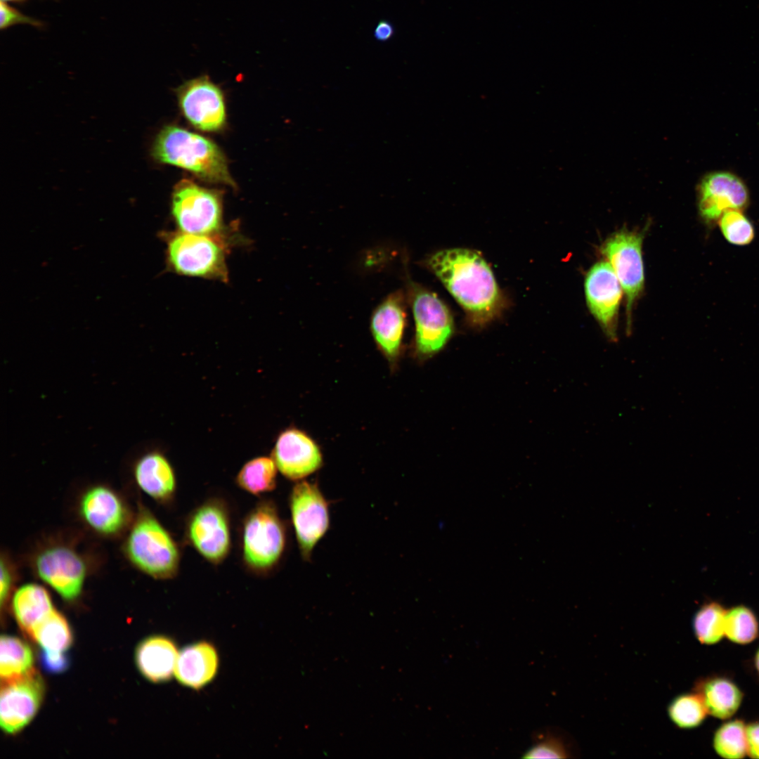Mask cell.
<instances>
[{
	"mask_svg": "<svg viewBox=\"0 0 759 759\" xmlns=\"http://www.w3.org/2000/svg\"><path fill=\"white\" fill-rule=\"evenodd\" d=\"M167 242V261L176 273L186 276L228 280L226 247L221 235L181 231L162 234Z\"/></svg>",
	"mask_w": 759,
	"mask_h": 759,
	"instance_id": "6",
	"label": "cell"
},
{
	"mask_svg": "<svg viewBox=\"0 0 759 759\" xmlns=\"http://www.w3.org/2000/svg\"><path fill=\"white\" fill-rule=\"evenodd\" d=\"M287 531L273 502H259L245 518L242 532L245 563L252 570L266 573L280 562L286 548Z\"/></svg>",
	"mask_w": 759,
	"mask_h": 759,
	"instance_id": "5",
	"label": "cell"
},
{
	"mask_svg": "<svg viewBox=\"0 0 759 759\" xmlns=\"http://www.w3.org/2000/svg\"><path fill=\"white\" fill-rule=\"evenodd\" d=\"M181 110L196 128L205 131L221 129L226 122V108L221 89L206 76L193 79L178 91Z\"/></svg>",
	"mask_w": 759,
	"mask_h": 759,
	"instance_id": "15",
	"label": "cell"
},
{
	"mask_svg": "<svg viewBox=\"0 0 759 759\" xmlns=\"http://www.w3.org/2000/svg\"><path fill=\"white\" fill-rule=\"evenodd\" d=\"M277 469L273 458H255L242 466L236 476V483L253 495L270 492L276 486Z\"/></svg>",
	"mask_w": 759,
	"mask_h": 759,
	"instance_id": "24",
	"label": "cell"
},
{
	"mask_svg": "<svg viewBox=\"0 0 759 759\" xmlns=\"http://www.w3.org/2000/svg\"><path fill=\"white\" fill-rule=\"evenodd\" d=\"M643 235L626 230L609 237L602 247L617 276L626 297L628 331L630 330L631 311L644 286V266L642 256Z\"/></svg>",
	"mask_w": 759,
	"mask_h": 759,
	"instance_id": "12",
	"label": "cell"
},
{
	"mask_svg": "<svg viewBox=\"0 0 759 759\" xmlns=\"http://www.w3.org/2000/svg\"><path fill=\"white\" fill-rule=\"evenodd\" d=\"M27 1L28 0H1V1H4V2H6V3H15V4H24V3L27 2Z\"/></svg>",
	"mask_w": 759,
	"mask_h": 759,
	"instance_id": "38",
	"label": "cell"
},
{
	"mask_svg": "<svg viewBox=\"0 0 759 759\" xmlns=\"http://www.w3.org/2000/svg\"><path fill=\"white\" fill-rule=\"evenodd\" d=\"M701 697L708 713L718 718L727 719L739 707L742 694L732 682L717 678L703 686Z\"/></svg>",
	"mask_w": 759,
	"mask_h": 759,
	"instance_id": "23",
	"label": "cell"
},
{
	"mask_svg": "<svg viewBox=\"0 0 759 759\" xmlns=\"http://www.w3.org/2000/svg\"><path fill=\"white\" fill-rule=\"evenodd\" d=\"M406 318V298L401 290L389 294L372 314V337L391 364L397 362L401 353Z\"/></svg>",
	"mask_w": 759,
	"mask_h": 759,
	"instance_id": "19",
	"label": "cell"
},
{
	"mask_svg": "<svg viewBox=\"0 0 759 759\" xmlns=\"http://www.w3.org/2000/svg\"><path fill=\"white\" fill-rule=\"evenodd\" d=\"M755 665H756L757 669L759 671V650H758V653L756 654V657H755Z\"/></svg>",
	"mask_w": 759,
	"mask_h": 759,
	"instance_id": "39",
	"label": "cell"
},
{
	"mask_svg": "<svg viewBox=\"0 0 759 759\" xmlns=\"http://www.w3.org/2000/svg\"><path fill=\"white\" fill-rule=\"evenodd\" d=\"M30 635L43 649L63 652L72 644V633L65 618L56 609L41 619Z\"/></svg>",
	"mask_w": 759,
	"mask_h": 759,
	"instance_id": "26",
	"label": "cell"
},
{
	"mask_svg": "<svg viewBox=\"0 0 759 759\" xmlns=\"http://www.w3.org/2000/svg\"><path fill=\"white\" fill-rule=\"evenodd\" d=\"M749 203V193L744 181L725 171H713L701 180L698 192V209L708 226L717 224L729 209L744 210Z\"/></svg>",
	"mask_w": 759,
	"mask_h": 759,
	"instance_id": "16",
	"label": "cell"
},
{
	"mask_svg": "<svg viewBox=\"0 0 759 759\" xmlns=\"http://www.w3.org/2000/svg\"><path fill=\"white\" fill-rule=\"evenodd\" d=\"M219 668V656L209 642H199L181 649L174 675L183 685L199 689L211 682Z\"/></svg>",
	"mask_w": 759,
	"mask_h": 759,
	"instance_id": "20",
	"label": "cell"
},
{
	"mask_svg": "<svg viewBox=\"0 0 759 759\" xmlns=\"http://www.w3.org/2000/svg\"><path fill=\"white\" fill-rule=\"evenodd\" d=\"M151 155L157 162L188 170L205 181L235 186L223 153L209 139L176 126L157 135Z\"/></svg>",
	"mask_w": 759,
	"mask_h": 759,
	"instance_id": "2",
	"label": "cell"
},
{
	"mask_svg": "<svg viewBox=\"0 0 759 759\" xmlns=\"http://www.w3.org/2000/svg\"><path fill=\"white\" fill-rule=\"evenodd\" d=\"M747 753L753 758H759V723L746 727Z\"/></svg>",
	"mask_w": 759,
	"mask_h": 759,
	"instance_id": "36",
	"label": "cell"
},
{
	"mask_svg": "<svg viewBox=\"0 0 759 759\" xmlns=\"http://www.w3.org/2000/svg\"><path fill=\"white\" fill-rule=\"evenodd\" d=\"M330 503L317 483L301 480L292 488L289 507L300 554L310 561L330 527Z\"/></svg>",
	"mask_w": 759,
	"mask_h": 759,
	"instance_id": "10",
	"label": "cell"
},
{
	"mask_svg": "<svg viewBox=\"0 0 759 759\" xmlns=\"http://www.w3.org/2000/svg\"><path fill=\"white\" fill-rule=\"evenodd\" d=\"M0 643L1 680L22 676L33 670L32 651L25 642L15 637L3 635Z\"/></svg>",
	"mask_w": 759,
	"mask_h": 759,
	"instance_id": "25",
	"label": "cell"
},
{
	"mask_svg": "<svg viewBox=\"0 0 759 759\" xmlns=\"http://www.w3.org/2000/svg\"><path fill=\"white\" fill-rule=\"evenodd\" d=\"M671 722L682 729H691L701 724L708 713L703 698L695 694H680L667 708Z\"/></svg>",
	"mask_w": 759,
	"mask_h": 759,
	"instance_id": "27",
	"label": "cell"
},
{
	"mask_svg": "<svg viewBox=\"0 0 759 759\" xmlns=\"http://www.w3.org/2000/svg\"><path fill=\"white\" fill-rule=\"evenodd\" d=\"M713 745L718 755L725 758L739 759L747 753L746 727L741 720L729 721L715 732Z\"/></svg>",
	"mask_w": 759,
	"mask_h": 759,
	"instance_id": "28",
	"label": "cell"
},
{
	"mask_svg": "<svg viewBox=\"0 0 759 759\" xmlns=\"http://www.w3.org/2000/svg\"><path fill=\"white\" fill-rule=\"evenodd\" d=\"M725 610L715 603L706 604L696 612L693 628L701 643L711 644L721 640L725 635Z\"/></svg>",
	"mask_w": 759,
	"mask_h": 759,
	"instance_id": "29",
	"label": "cell"
},
{
	"mask_svg": "<svg viewBox=\"0 0 759 759\" xmlns=\"http://www.w3.org/2000/svg\"><path fill=\"white\" fill-rule=\"evenodd\" d=\"M717 224L725 239L732 245H747L755 238L753 224L743 210H727L719 218Z\"/></svg>",
	"mask_w": 759,
	"mask_h": 759,
	"instance_id": "30",
	"label": "cell"
},
{
	"mask_svg": "<svg viewBox=\"0 0 759 759\" xmlns=\"http://www.w3.org/2000/svg\"><path fill=\"white\" fill-rule=\"evenodd\" d=\"M34 575L64 600L82 595L91 571L89 557L71 540L52 538L38 546L30 559Z\"/></svg>",
	"mask_w": 759,
	"mask_h": 759,
	"instance_id": "4",
	"label": "cell"
},
{
	"mask_svg": "<svg viewBox=\"0 0 759 759\" xmlns=\"http://www.w3.org/2000/svg\"><path fill=\"white\" fill-rule=\"evenodd\" d=\"M76 508L82 523L92 533L105 538L125 535L135 517L124 495L104 483L86 486L79 494Z\"/></svg>",
	"mask_w": 759,
	"mask_h": 759,
	"instance_id": "7",
	"label": "cell"
},
{
	"mask_svg": "<svg viewBox=\"0 0 759 759\" xmlns=\"http://www.w3.org/2000/svg\"><path fill=\"white\" fill-rule=\"evenodd\" d=\"M586 301L591 313L607 338L616 342V323L623 288L608 261H599L588 271L585 280Z\"/></svg>",
	"mask_w": 759,
	"mask_h": 759,
	"instance_id": "14",
	"label": "cell"
},
{
	"mask_svg": "<svg viewBox=\"0 0 759 759\" xmlns=\"http://www.w3.org/2000/svg\"><path fill=\"white\" fill-rule=\"evenodd\" d=\"M30 25L36 27H42L43 22L27 16L19 10L8 5V3L1 1L0 5V28L1 30L18 25Z\"/></svg>",
	"mask_w": 759,
	"mask_h": 759,
	"instance_id": "34",
	"label": "cell"
},
{
	"mask_svg": "<svg viewBox=\"0 0 759 759\" xmlns=\"http://www.w3.org/2000/svg\"><path fill=\"white\" fill-rule=\"evenodd\" d=\"M171 214L179 231L200 235H221L223 207L218 192L183 179L174 187Z\"/></svg>",
	"mask_w": 759,
	"mask_h": 759,
	"instance_id": "9",
	"label": "cell"
},
{
	"mask_svg": "<svg viewBox=\"0 0 759 759\" xmlns=\"http://www.w3.org/2000/svg\"><path fill=\"white\" fill-rule=\"evenodd\" d=\"M18 578L15 563L6 552L1 554L0 602L5 605L13 592Z\"/></svg>",
	"mask_w": 759,
	"mask_h": 759,
	"instance_id": "33",
	"label": "cell"
},
{
	"mask_svg": "<svg viewBox=\"0 0 759 759\" xmlns=\"http://www.w3.org/2000/svg\"><path fill=\"white\" fill-rule=\"evenodd\" d=\"M406 287L415 326V351L419 357L427 358L449 340L454 330L453 320L447 306L434 292L410 278Z\"/></svg>",
	"mask_w": 759,
	"mask_h": 759,
	"instance_id": "8",
	"label": "cell"
},
{
	"mask_svg": "<svg viewBox=\"0 0 759 759\" xmlns=\"http://www.w3.org/2000/svg\"><path fill=\"white\" fill-rule=\"evenodd\" d=\"M54 609L49 592L39 584L25 583L13 595L12 610L15 618L30 635L34 626Z\"/></svg>",
	"mask_w": 759,
	"mask_h": 759,
	"instance_id": "22",
	"label": "cell"
},
{
	"mask_svg": "<svg viewBox=\"0 0 759 759\" xmlns=\"http://www.w3.org/2000/svg\"><path fill=\"white\" fill-rule=\"evenodd\" d=\"M179 652L175 643L165 636H152L143 640L136 649L135 659L141 673L153 682L170 680Z\"/></svg>",
	"mask_w": 759,
	"mask_h": 759,
	"instance_id": "21",
	"label": "cell"
},
{
	"mask_svg": "<svg viewBox=\"0 0 759 759\" xmlns=\"http://www.w3.org/2000/svg\"><path fill=\"white\" fill-rule=\"evenodd\" d=\"M127 457L131 476L138 488L155 501L168 502L175 493L174 471L158 449H136Z\"/></svg>",
	"mask_w": 759,
	"mask_h": 759,
	"instance_id": "18",
	"label": "cell"
},
{
	"mask_svg": "<svg viewBox=\"0 0 759 759\" xmlns=\"http://www.w3.org/2000/svg\"><path fill=\"white\" fill-rule=\"evenodd\" d=\"M272 458L280 473L292 481H301L312 474L323 462L316 442L306 432L294 427L279 434Z\"/></svg>",
	"mask_w": 759,
	"mask_h": 759,
	"instance_id": "17",
	"label": "cell"
},
{
	"mask_svg": "<svg viewBox=\"0 0 759 759\" xmlns=\"http://www.w3.org/2000/svg\"><path fill=\"white\" fill-rule=\"evenodd\" d=\"M124 556L141 572L155 579L178 573L180 552L174 539L144 505L139 504L122 544Z\"/></svg>",
	"mask_w": 759,
	"mask_h": 759,
	"instance_id": "3",
	"label": "cell"
},
{
	"mask_svg": "<svg viewBox=\"0 0 759 759\" xmlns=\"http://www.w3.org/2000/svg\"><path fill=\"white\" fill-rule=\"evenodd\" d=\"M44 682L34 669L17 677L1 680L0 724L6 733L14 734L35 715L43 699Z\"/></svg>",
	"mask_w": 759,
	"mask_h": 759,
	"instance_id": "13",
	"label": "cell"
},
{
	"mask_svg": "<svg viewBox=\"0 0 759 759\" xmlns=\"http://www.w3.org/2000/svg\"><path fill=\"white\" fill-rule=\"evenodd\" d=\"M186 536L207 561L214 564L222 562L231 546L230 519L224 504L212 499L197 507L188 520Z\"/></svg>",
	"mask_w": 759,
	"mask_h": 759,
	"instance_id": "11",
	"label": "cell"
},
{
	"mask_svg": "<svg viewBox=\"0 0 759 759\" xmlns=\"http://www.w3.org/2000/svg\"><path fill=\"white\" fill-rule=\"evenodd\" d=\"M43 668L51 673H59L67 668L69 661L67 656L62 651H53L43 649L40 654Z\"/></svg>",
	"mask_w": 759,
	"mask_h": 759,
	"instance_id": "35",
	"label": "cell"
},
{
	"mask_svg": "<svg viewBox=\"0 0 759 759\" xmlns=\"http://www.w3.org/2000/svg\"><path fill=\"white\" fill-rule=\"evenodd\" d=\"M567 742L560 736L547 733L525 752L524 758H567L571 757Z\"/></svg>",
	"mask_w": 759,
	"mask_h": 759,
	"instance_id": "32",
	"label": "cell"
},
{
	"mask_svg": "<svg viewBox=\"0 0 759 759\" xmlns=\"http://www.w3.org/2000/svg\"><path fill=\"white\" fill-rule=\"evenodd\" d=\"M725 634L732 641L746 644L753 641L758 635V623L752 611L738 606L726 613Z\"/></svg>",
	"mask_w": 759,
	"mask_h": 759,
	"instance_id": "31",
	"label": "cell"
},
{
	"mask_svg": "<svg viewBox=\"0 0 759 759\" xmlns=\"http://www.w3.org/2000/svg\"><path fill=\"white\" fill-rule=\"evenodd\" d=\"M424 264L472 325L484 326L499 315L502 297L491 268L480 254L468 249H446L430 255Z\"/></svg>",
	"mask_w": 759,
	"mask_h": 759,
	"instance_id": "1",
	"label": "cell"
},
{
	"mask_svg": "<svg viewBox=\"0 0 759 759\" xmlns=\"http://www.w3.org/2000/svg\"><path fill=\"white\" fill-rule=\"evenodd\" d=\"M394 34L395 28L394 25L387 20L379 21L373 32L375 39L380 42L388 41L393 38Z\"/></svg>",
	"mask_w": 759,
	"mask_h": 759,
	"instance_id": "37",
	"label": "cell"
}]
</instances>
